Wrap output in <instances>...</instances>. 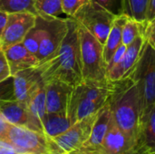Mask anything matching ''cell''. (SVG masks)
Wrapping results in <instances>:
<instances>
[{
    "instance_id": "4dcf8cb0",
    "label": "cell",
    "mask_w": 155,
    "mask_h": 154,
    "mask_svg": "<svg viewBox=\"0 0 155 154\" xmlns=\"http://www.w3.org/2000/svg\"><path fill=\"white\" fill-rule=\"evenodd\" d=\"M143 36L145 41L155 49V18L148 22Z\"/></svg>"
},
{
    "instance_id": "5b68a950",
    "label": "cell",
    "mask_w": 155,
    "mask_h": 154,
    "mask_svg": "<svg viewBox=\"0 0 155 154\" xmlns=\"http://www.w3.org/2000/svg\"><path fill=\"white\" fill-rule=\"evenodd\" d=\"M73 17L104 45L116 15L95 3L88 2Z\"/></svg>"
},
{
    "instance_id": "ac0fdd59",
    "label": "cell",
    "mask_w": 155,
    "mask_h": 154,
    "mask_svg": "<svg viewBox=\"0 0 155 154\" xmlns=\"http://www.w3.org/2000/svg\"><path fill=\"white\" fill-rule=\"evenodd\" d=\"M128 19L129 17L123 14L121 15L116 16L113 23L105 44H104V58L106 63V65L113 57L117 48L122 44L123 28Z\"/></svg>"
},
{
    "instance_id": "4fadbf2b",
    "label": "cell",
    "mask_w": 155,
    "mask_h": 154,
    "mask_svg": "<svg viewBox=\"0 0 155 154\" xmlns=\"http://www.w3.org/2000/svg\"><path fill=\"white\" fill-rule=\"evenodd\" d=\"M12 76L14 77L15 99L25 103L43 83L41 75L35 67L22 70Z\"/></svg>"
},
{
    "instance_id": "83f0119b",
    "label": "cell",
    "mask_w": 155,
    "mask_h": 154,
    "mask_svg": "<svg viewBox=\"0 0 155 154\" xmlns=\"http://www.w3.org/2000/svg\"><path fill=\"white\" fill-rule=\"evenodd\" d=\"M90 0H62V10L67 17H73L76 12Z\"/></svg>"
},
{
    "instance_id": "4316f807",
    "label": "cell",
    "mask_w": 155,
    "mask_h": 154,
    "mask_svg": "<svg viewBox=\"0 0 155 154\" xmlns=\"http://www.w3.org/2000/svg\"><path fill=\"white\" fill-rule=\"evenodd\" d=\"M90 2L101 5L116 16L124 14V0H90Z\"/></svg>"
},
{
    "instance_id": "f1b7e54d",
    "label": "cell",
    "mask_w": 155,
    "mask_h": 154,
    "mask_svg": "<svg viewBox=\"0 0 155 154\" xmlns=\"http://www.w3.org/2000/svg\"><path fill=\"white\" fill-rule=\"evenodd\" d=\"M125 49H126V46H125L124 44H123L117 48V50H116L115 53L114 54L113 57L111 58V60L109 61V63H108L107 65H106V73H107L109 70L113 69L114 66H116V65L119 64V62L121 61V59L123 58V56H124V54Z\"/></svg>"
},
{
    "instance_id": "f546056e",
    "label": "cell",
    "mask_w": 155,
    "mask_h": 154,
    "mask_svg": "<svg viewBox=\"0 0 155 154\" xmlns=\"http://www.w3.org/2000/svg\"><path fill=\"white\" fill-rule=\"evenodd\" d=\"M11 76L9 65L7 64L3 48L0 46V82Z\"/></svg>"
},
{
    "instance_id": "44dd1931",
    "label": "cell",
    "mask_w": 155,
    "mask_h": 154,
    "mask_svg": "<svg viewBox=\"0 0 155 154\" xmlns=\"http://www.w3.org/2000/svg\"><path fill=\"white\" fill-rule=\"evenodd\" d=\"M37 16L50 20L58 18L63 13L62 0H34Z\"/></svg>"
},
{
    "instance_id": "d6986e66",
    "label": "cell",
    "mask_w": 155,
    "mask_h": 154,
    "mask_svg": "<svg viewBox=\"0 0 155 154\" xmlns=\"http://www.w3.org/2000/svg\"><path fill=\"white\" fill-rule=\"evenodd\" d=\"M73 123L67 113H46L43 120L44 134L53 139L67 131Z\"/></svg>"
},
{
    "instance_id": "ffe728a7",
    "label": "cell",
    "mask_w": 155,
    "mask_h": 154,
    "mask_svg": "<svg viewBox=\"0 0 155 154\" xmlns=\"http://www.w3.org/2000/svg\"><path fill=\"white\" fill-rule=\"evenodd\" d=\"M0 113L13 125L26 126L27 124L28 113L25 103L17 100L4 102L0 103Z\"/></svg>"
},
{
    "instance_id": "8992f818",
    "label": "cell",
    "mask_w": 155,
    "mask_h": 154,
    "mask_svg": "<svg viewBox=\"0 0 155 154\" xmlns=\"http://www.w3.org/2000/svg\"><path fill=\"white\" fill-rule=\"evenodd\" d=\"M97 113L76 122L62 134L50 139L52 154H68L79 150L89 139Z\"/></svg>"
},
{
    "instance_id": "277c9868",
    "label": "cell",
    "mask_w": 155,
    "mask_h": 154,
    "mask_svg": "<svg viewBox=\"0 0 155 154\" xmlns=\"http://www.w3.org/2000/svg\"><path fill=\"white\" fill-rule=\"evenodd\" d=\"M78 24L83 80L105 81L106 63L104 45L81 24Z\"/></svg>"
},
{
    "instance_id": "9c48e42d",
    "label": "cell",
    "mask_w": 155,
    "mask_h": 154,
    "mask_svg": "<svg viewBox=\"0 0 155 154\" xmlns=\"http://www.w3.org/2000/svg\"><path fill=\"white\" fill-rule=\"evenodd\" d=\"M36 18L37 15L29 12L8 14L0 38V46L4 49L9 45L22 43L25 34L35 25Z\"/></svg>"
},
{
    "instance_id": "7a4b0ae2",
    "label": "cell",
    "mask_w": 155,
    "mask_h": 154,
    "mask_svg": "<svg viewBox=\"0 0 155 154\" xmlns=\"http://www.w3.org/2000/svg\"><path fill=\"white\" fill-rule=\"evenodd\" d=\"M115 124L135 144L141 119V98L137 84L127 75L114 81V90L107 102Z\"/></svg>"
},
{
    "instance_id": "ba28073f",
    "label": "cell",
    "mask_w": 155,
    "mask_h": 154,
    "mask_svg": "<svg viewBox=\"0 0 155 154\" xmlns=\"http://www.w3.org/2000/svg\"><path fill=\"white\" fill-rule=\"evenodd\" d=\"M37 18L42 25V37L36 57L39 63L51 56L60 46L67 33V17L53 18L50 20Z\"/></svg>"
},
{
    "instance_id": "9a60e30c",
    "label": "cell",
    "mask_w": 155,
    "mask_h": 154,
    "mask_svg": "<svg viewBox=\"0 0 155 154\" xmlns=\"http://www.w3.org/2000/svg\"><path fill=\"white\" fill-rule=\"evenodd\" d=\"M112 119V113L108 103H106L97 113V117L92 128L91 135L85 143L79 149L84 152L94 154L102 145L103 141L108 131L110 122Z\"/></svg>"
},
{
    "instance_id": "484cf974",
    "label": "cell",
    "mask_w": 155,
    "mask_h": 154,
    "mask_svg": "<svg viewBox=\"0 0 155 154\" xmlns=\"http://www.w3.org/2000/svg\"><path fill=\"white\" fill-rule=\"evenodd\" d=\"M15 99L14 88V77L11 75L4 81L0 82V103Z\"/></svg>"
},
{
    "instance_id": "d6a6232c",
    "label": "cell",
    "mask_w": 155,
    "mask_h": 154,
    "mask_svg": "<svg viewBox=\"0 0 155 154\" xmlns=\"http://www.w3.org/2000/svg\"><path fill=\"white\" fill-rule=\"evenodd\" d=\"M10 126L11 123H9L0 113V139H6V135Z\"/></svg>"
},
{
    "instance_id": "d590c367",
    "label": "cell",
    "mask_w": 155,
    "mask_h": 154,
    "mask_svg": "<svg viewBox=\"0 0 155 154\" xmlns=\"http://www.w3.org/2000/svg\"><path fill=\"white\" fill-rule=\"evenodd\" d=\"M24 154H30V153H24Z\"/></svg>"
},
{
    "instance_id": "2e32d148",
    "label": "cell",
    "mask_w": 155,
    "mask_h": 154,
    "mask_svg": "<svg viewBox=\"0 0 155 154\" xmlns=\"http://www.w3.org/2000/svg\"><path fill=\"white\" fill-rule=\"evenodd\" d=\"M3 50L9 65L11 75L27 68L36 67L39 64L36 55L29 52L22 43L9 45Z\"/></svg>"
},
{
    "instance_id": "3957f363",
    "label": "cell",
    "mask_w": 155,
    "mask_h": 154,
    "mask_svg": "<svg viewBox=\"0 0 155 154\" xmlns=\"http://www.w3.org/2000/svg\"><path fill=\"white\" fill-rule=\"evenodd\" d=\"M128 75L135 82L139 90L141 122L155 106V49L146 41L138 61Z\"/></svg>"
},
{
    "instance_id": "836d02e7",
    "label": "cell",
    "mask_w": 155,
    "mask_h": 154,
    "mask_svg": "<svg viewBox=\"0 0 155 154\" xmlns=\"http://www.w3.org/2000/svg\"><path fill=\"white\" fill-rule=\"evenodd\" d=\"M7 15H8V14L6 12L0 10V38L4 32V29H5L6 21H7Z\"/></svg>"
},
{
    "instance_id": "d4e9b609",
    "label": "cell",
    "mask_w": 155,
    "mask_h": 154,
    "mask_svg": "<svg viewBox=\"0 0 155 154\" xmlns=\"http://www.w3.org/2000/svg\"><path fill=\"white\" fill-rule=\"evenodd\" d=\"M42 25L40 24V21L38 18H36V24L35 25L25 34L24 40L22 41V44L25 45V47L31 52L32 54H35L38 52L40 41L42 37Z\"/></svg>"
},
{
    "instance_id": "7c38bea8",
    "label": "cell",
    "mask_w": 155,
    "mask_h": 154,
    "mask_svg": "<svg viewBox=\"0 0 155 154\" xmlns=\"http://www.w3.org/2000/svg\"><path fill=\"white\" fill-rule=\"evenodd\" d=\"M144 42V36L139 35L126 46L124 54L119 64L106 73V77L109 81H117L129 74L140 57Z\"/></svg>"
},
{
    "instance_id": "cb8c5ba5",
    "label": "cell",
    "mask_w": 155,
    "mask_h": 154,
    "mask_svg": "<svg viewBox=\"0 0 155 154\" xmlns=\"http://www.w3.org/2000/svg\"><path fill=\"white\" fill-rule=\"evenodd\" d=\"M0 10L7 14L29 12L37 15L34 0H0Z\"/></svg>"
},
{
    "instance_id": "30bf717a",
    "label": "cell",
    "mask_w": 155,
    "mask_h": 154,
    "mask_svg": "<svg viewBox=\"0 0 155 154\" xmlns=\"http://www.w3.org/2000/svg\"><path fill=\"white\" fill-rule=\"evenodd\" d=\"M134 142L111 119L106 135L100 148L94 154H131Z\"/></svg>"
},
{
    "instance_id": "e0dca14e",
    "label": "cell",
    "mask_w": 155,
    "mask_h": 154,
    "mask_svg": "<svg viewBox=\"0 0 155 154\" xmlns=\"http://www.w3.org/2000/svg\"><path fill=\"white\" fill-rule=\"evenodd\" d=\"M28 121L26 127L44 133L43 120L46 114V105H45V87L43 82L35 93L30 97L26 103Z\"/></svg>"
},
{
    "instance_id": "7402d4cb",
    "label": "cell",
    "mask_w": 155,
    "mask_h": 154,
    "mask_svg": "<svg viewBox=\"0 0 155 154\" xmlns=\"http://www.w3.org/2000/svg\"><path fill=\"white\" fill-rule=\"evenodd\" d=\"M149 0H124V15L140 23L147 22Z\"/></svg>"
},
{
    "instance_id": "1f68e13d",
    "label": "cell",
    "mask_w": 155,
    "mask_h": 154,
    "mask_svg": "<svg viewBox=\"0 0 155 154\" xmlns=\"http://www.w3.org/2000/svg\"><path fill=\"white\" fill-rule=\"evenodd\" d=\"M0 154H20L6 139H0Z\"/></svg>"
},
{
    "instance_id": "6da1fadb",
    "label": "cell",
    "mask_w": 155,
    "mask_h": 154,
    "mask_svg": "<svg viewBox=\"0 0 155 154\" xmlns=\"http://www.w3.org/2000/svg\"><path fill=\"white\" fill-rule=\"evenodd\" d=\"M67 33L58 49L35 67L45 84L63 82L73 87L83 81L78 24L67 17Z\"/></svg>"
},
{
    "instance_id": "52a82bcc",
    "label": "cell",
    "mask_w": 155,
    "mask_h": 154,
    "mask_svg": "<svg viewBox=\"0 0 155 154\" xmlns=\"http://www.w3.org/2000/svg\"><path fill=\"white\" fill-rule=\"evenodd\" d=\"M6 140L20 154H51L50 138L26 126L11 124Z\"/></svg>"
},
{
    "instance_id": "8fae6325",
    "label": "cell",
    "mask_w": 155,
    "mask_h": 154,
    "mask_svg": "<svg viewBox=\"0 0 155 154\" xmlns=\"http://www.w3.org/2000/svg\"><path fill=\"white\" fill-rule=\"evenodd\" d=\"M46 113H67L69 109L73 86L63 82L45 84Z\"/></svg>"
},
{
    "instance_id": "603a6c76",
    "label": "cell",
    "mask_w": 155,
    "mask_h": 154,
    "mask_svg": "<svg viewBox=\"0 0 155 154\" xmlns=\"http://www.w3.org/2000/svg\"><path fill=\"white\" fill-rule=\"evenodd\" d=\"M147 24L148 23H140L129 18L123 28L122 44L127 46L139 35H143Z\"/></svg>"
},
{
    "instance_id": "5bb4252c",
    "label": "cell",
    "mask_w": 155,
    "mask_h": 154,
    "mask_svg": "<svg viewBox=\"0 0 155 154\" xmlns=\"http://www.w3.org/2000/svg\"><path fill=\"white\" fill-rule=\"evenodd\" d=\"M131 154H155V106L141 120L138 136Z\"/></svg>"
},
{
    "instance_id": "e575fe53",
    "label": "cell",
    "mask_w": 155,
    "mask_h": 154,
    "mask_svg": "<svg viewBox=\"0 0 155 154\" xmlns=\"http://www.w3.org/2000/svg\"><path fill=\"white\" fill-rule=\"evenodd\" d=\"M68 154H89V153H86V152H82V151L77 150V151L72 152H70V153H68Z\"/></svg>"
}]
</instances>
